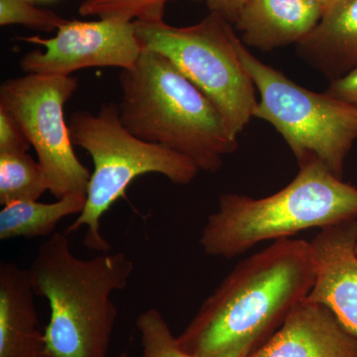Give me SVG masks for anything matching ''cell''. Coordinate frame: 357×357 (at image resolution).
Returning <instances> with one entry per match:
<instances>
[{
  "instance_id": "obj_1",
  "label": "cell",
  "mask_w": 357,
  "mask_h": 357,
  "mask_svg": "<svg viewBox=\"0 0 357 357\" xmlns=\"http://www.w3.org/2000/svg\"><path fill=\"white\" fill-rule=\"evenodd\" d=\"M314 282L311 243L284 238L249 256L204 301L177 337L195 357H249L266 344Z\"/></svg>"
},
{
  "instance_id": "obj_2",
  "label": "cell",
  "mask_w": 357,
  "mask_h": 357,
  "mask_svg": "<svg viewBox=\"0 0 357 357\" xmlns=\"http://www.w3.org/2000/svg\"><path fill=\"white\" fill-rule=\"evenodd\" d=\"M67 236L45 241L28 269L35 296L50 307L47 356L107 357L119 316L112 294L128 287L134 262L123 252L82 259Z\"/></svg>"
},
{
  "instance_id": "obj_3",
  "label": "cell",
  "mask_w": 357,
  "mask_h": 357,
  "mask_svg": "<svg viewBox=\"0 0 357 357\" xmlns=\"http://www.w3.org/2000/svg\"><path fill=\"white\" fill-rule=\"evenodd\" d=\"M119 117L136 137L191 160L199 171L217 173L237 149L222 115L175 65L142 50L119 75Z\"/></svg>"
},
{
  "instance_id": "obj_4",
  "label": "cell",
  "mask_w": 357,
  "mask_h": 357,
  "mask_svg": "<svg viewBox=\"0 0 357 357\" xmlns=\"http://www.w3.org/2000/svg\"><path fill=\"white\" fill-rule=\"evenodd\" d=\"M299 167L292 182L271 196L222 194L202 230L204 252L234 258L263 241L357 220V188L319 162Z\"/></svg>"
},
{
  "instance_id": "obj_5",
  "label": "cell",
  "mask_w": 357,
  "mask_h": 357,
  "mask_svg": "<svg viewBox=\"0 0 357 357\" xmlns=\"http://www.w3.org/2000/svg\"><path fill=\"white\" fill-rule=\"evenodd\" d=\"M73 144L86 150L93 161L86 206L65 234L86 227L84 244L89 250L107 253L112 249L100 229L102 215L123 196L134 178L149 173L165 176L176 185H188L198 167L183 155L161 145L139 139L124 128L119 105H102L98 114L77 112L70 116Z\"/></svg>"
},
{
  "instance_id": "obj_6",
  "label": "cell",
  "mask_w": 357,
  "mask_h": 357,
  "mask_svg": "<svg viewBox=\"0 0 357 357\" xmlns=\"http://www.w3.org/2000/svg\"><path fill=\"white\" fill-rule=\"evenodd\" d=\"M236 49L259 93L253 117L268 122L286 141L299 166L319 162L342 178L357 140V109L325 93L303 88L253 56L241 39Z\"/></svg>"
},
{
  "instance_id": "obj_7",
  "label": "cell",
  "mask_w": 357,
  "mask_h": 357,
  "mask_svg": "<svg viewBox=\"0 0 357 357\" xmlns=\"http://www.w3.org/2000/svg\"><path fill=\"white\" fill-rule=\"evenodd\" d=\"M133 23L142 50L170 60L208 96L237 139L258 100L255 84L237 53L234 25L215 13L187 27L168 25L164 20Z\"/></svg>"
},
{
  "instance_id": "obj_8",
  "label": "cell",
  "mask_w": 357,
  "mask_h": 357,
  "mask_svg": "<svg viewBox=\"0 0 357 357\" xmlns=\"http://www.w3.org/2000/svg\"><path fill=\"white\" fill-rule=\"evenodd\" d=\"M79 86L76 77L27 74L0 86V107L22 129L36 151L49 192L61 199L86 195L91 174L73 148L64 107Z\"/></svg>"
},
{
  "instance_id": "obj_9",
  "label": "cell",
  "mask_w": 357,
  "mask_h": 357,
  "mask_svg": "<svg viewBox=\"0 0 357 357\" xmlns=\"http://www.w3.org/2000/svg\"><path fill=\"white\" fill-rule=\"evenodd\" d=\"M20 39L45 47V51L25 54L20 61L21 69L46 76H70L91 67L129 69L142 52L134 23L115 20H68L53 38Z\"/></svg>"
},
{
  "instance_id": "obj_10",
  "label": "cell",
  "mask_w": 357,
  "mask_h": 357,
  "mask_svg": "<svg viewBox=\"0 0 357 357\" xmlns=\"http://www.w3.org/2000/svg\"><path fill=\"white\" fill-rule=\"evenodd\" d=\"M310 243L314 282L306 300L328 307L357 337V220L326 227Z\"/></svg>"
},
{
  "instance_id": "obj_11",
  "label": "cell",
  "mask_w": 357,
  "mask_h": 357,
  "mask_svg": "<svg viewBox=\"0 0 357 357\" xmlns=\"http://www.w3.org/2000/svg\"><path fill=\"white\" fill-rule=\"evenodd\" d=\"M252 357H357V337L324 305L304 301Z\"/></svg>"
},
{
  "instance_id": "obj_12",
  "label": "cell",
  "mask_w": 357,
  "mask_h": 357,
  "mask_svg": "<svg viewBox=\"0 0 357 357\" xmlns=\"http://www.w3.org/2000/svg\"><path fill=\"white\" fill-rule=\"evenodd\" d=\"M29 272L0 264V357H48Z\"/></svg>"
},
{
  "instance_id": "obj_13",
  "label": "cell",
  "mask_w": 357,
  "mask_h": 357,
  "mask_svg": "<svg viewBox=\"0 0 357 357\" xmlns=\"http://www.w3.org/2000/svg\"><path fill=\"white\" fill-rule=\"evenodd\" d=\"M324 6L316 0H248L234 25L244 45L271 51L302 41L318 24Z\"/></svg>"
},
{
  "instance_id": "obj_14",
  "label": "cell",
  "mask_w": 357,
  "mask_h": 357,
  "mask_svg": "<svg viewBox=\"0 0 357 357\" xmlns=\"http://www.w3.org/2000/svg\"><path fill=\"white\" fill-rule=\"evenodd\" d=\"M297 53L331 82L357 69V0H328Z\"/></svg>"
},
{
  "instance_id": "obj_15",
  "label": "cell",
  "mask_w": 357,
  "mask_h": 357,
  "mask_svg": "<svg viewBox=\"0 0 357 357\" xmlns=\"http://www.w3.org/2000/svg\"><path fill=\"white\" fill-rule=\"evenodd\" d=\"M86 201V195L70 194L54 203L20 201L6 204L0 211V239L53 236L63 218L84 211Z\"/></svg>"
},
{
  "instance_id": "obj_16",
  "label": "cell",
  "mask_w": 357,
  "mask_h": 357,
  "mask_svg": "<svg viewBox=\"0 0 357 357\" xmlns=\"http://www.w3.org/2000/svg\"><path fill=\"white\" fill-rule=\"evenodd\" d=\"M48 190L38 161L27 152L0 153V204L38 201Z\"/></svg>"
},
{
  "instance_id": "obj_17",
  "label": "cell",
  "mask_w": 357,
  "mask_h": 357,
  "mask_svg": "<svg viewBox=\"0 0 357 357\" xmlns=\"http://www.w3.org/2000/svg\"><path fill=\"white\" fill-rule=\"evenodd\" d=\"M169 1L171 0H84L79 13L83 16L126 22L161 20Z\"/></svg>"
},
{
  "instance_id": "obj_18",
  "label": "cell",
  "mask_w": 357,
  "mask_h": 357,
  "mask_svg": "<svg viewBox=\"0 0 357 357\" xmlns=\"http://www.w3.org/2000/svg\"><path fill=\"white\" fill-rule=\"evenodd\" d=\"M136 326L142 345L141 357H195L180 349L177 337H174L159 310L148 309L141 312L136 319Z\"/></svg>"
},
{
  "instance_id": "obj_19",
  "label": "cell",
  "mask_w": 357,
  "mask_h": 357,
  "mask_svg": "<svg viewBox=\"0 0 357 357\" xmlns=\"http://www.w3.org/2000/svg\"><path fill=\"white\" fill-rule=\"evenodd\" d=\"M67 20L57 13L33 6L28 0H0V25H24L31 29L52 32Z\"/></svg>"
},
{
  "instance_id": "obj_20",
  "label": "cell",
  "mask_w": 357,
  "mask_h": 357,
  "mask_svg": "<svg viewBox=\"0 0 357 357\" xmlns=\"http://www.w3.org/2000/svg\"><path fill=\"white\" fill-rule=\"evenodd\" d=\"M31 144L15 119L0 107V153L27 152Z\"/></svg>"
},
{
  "instance_id": "obj_21",
  "label": "cell",
  "mask_w": 357,
  "mask_h": 357,
  "mask_svg": "<svg viewBox=\"0 0 357 357\" xmlns=\"http://www.w3.org/2000/svg\"><path fill=\"white\" fill-rule=\"evenodd\" d=\"M326 93L351 103L357 109V69L349 74L331 82Z\"/></svg>"
},
{
  "instance_id": "obj_22",
  "label": "cell",
  "mask_w": 357,
  "mask_h": 357,
  "mask_svg": "<svg viewBox=\"0 0 357 357\" xmlns=\"http://www.w3.org/2000/svg\"><path fill=\"white\" fill-rule=\"evenodd\" d=\"M211 13L222 16L230 24H236L239 13L248 0H204Z\"/></svg>"
},
{
  "instance_id": "obj_23",
  "label": "cell",
  "mask_w": 357,
  "mask_h": 357,
  "mask_svg": "<svg viewBox=\"0 0 357 357\" xmlns=\"http://www.w3.org/2000/svg\"><path fill=\"white\" fill-rule=\"evenodd\" d=\"M117 357H130V356H129L128 351H122L121 354H119V356Z\"/></svg>"
},
{
  "instance_id": "obj_24",
  "label": "cell",
  "mask_w": 357,
  "mask_h": 357,
  "mask_svg": "<svg viewBox=\"0 0 357 357\" xmlns=\"http://www.w3.org/2000/svg\"><path fill=\"white\" fill-rule=\"evenodd\" d=\"M316 1L319 2V3L323 4V6H326V3L328 1V0H316Z\"/></svg>"
},
{
  "instance_id": "obj_25",
  "label": "cell",
  "mask_w": 357,
  "mask_h": 357,
  "mask_svg": "<svg viewBox=\"0 0 357 357\" xmlns=\"http://www.w3.org/2000/svg\"><path fill=\"white\" fill-rule=\"evenodd\" d=\"M356 253H357V245H356Z\"/></svg>"
},
{
  "instance_id": "obj_26",
  "label": "cell",
  "mask_w": 357,
  "mask_h": 357,
  "mask_svg": "<svg viewBox=\"0 0 357 357\" xmlns=\"http://www.w3.org/2000/svg\"><path fill=\"white\" fill-rule=\"evenodd\" d=\"M28 1H30V0H28Z\"/></svg>"
}]
</instances>
